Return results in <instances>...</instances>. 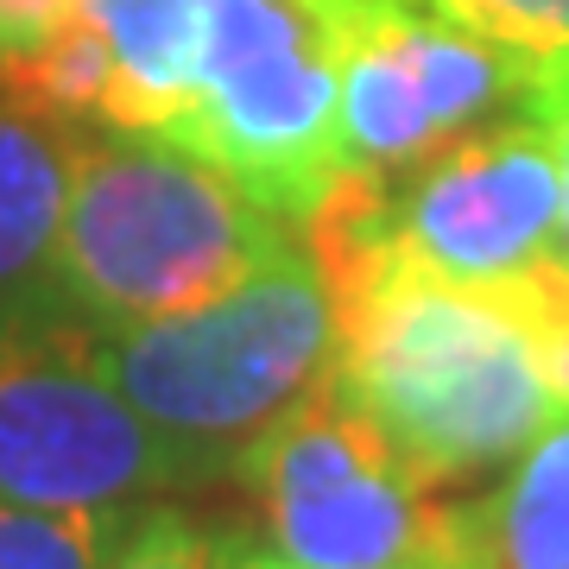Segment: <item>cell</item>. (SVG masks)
Wrapping results in <instances>:
<instances>
[{
	"instance_id": "1",
	"label": "cell",
	"mask_w": 569,
	"mask_h": 569,
	"mask_svg": "<svg viewBox=\"0 0 569 569\" xmlns=\"http://www.w3.org/2000/svg\"><path fill=\"white\" fill-rule=\"evenodd\" d=\"M336 387L437 481L526 456L569 418V266L526 279H430L380 260H329Z\"/></svg>"
},
{
	"instance_id": "2",
	"label": "cell",
	"mask_w": 569,
	"mask_h": 569,
	"mask_svg": "<svg viewBox=\"0 0 569 569\" xmlns=\"http://www.w3.org/2000/svg\"><path fill=\"white\" fill-rule=\"evenodd\" d=\"M305 241L197 152L140 133L77 140L51 284L82 323H146L234 291Z\"/></svg>"
},
{
	"instance_id": "3",
	"label": "cell",
	"mask_w": 569,
	"mask_h": 569,
	"mask_svg": "<svg viewBox=\"0 0 569 569\" xmlns=\"http://www.w3.org/2000/svg\"><path fill=\"white\" fill-rule=\"evenodd\" d=\"M336 291L310 241L197 310L96 323L108 380L197 468V481L228 475L266 425L336 380Z\"/></svg>"
},
{
	"instance_id": "4",
	"label": "cell",
	"mask_w": 569,
	"mask_h": 569,
	"mask_svg": "<svg viewBox=\"0 0 569 569\" xmlns=\"http://www.w3.org/2000/svg\"><path fill=\"white\" fill-rule=\"evenodd\" d=\"M260 512V545L310 569L488 563L475 507L418 468L336 380L305 392L228 468Z\"/></svg>"
},
{
	"instance_id": "5",
	"label": "cell",
	"mask_w": 569,
	"mask_h": 569,
	"mask_svg": "<svg viewBox=\"0 0 569 569\" xmlns=\"http://www.w3.org/2000/svg\"><path fill=\"white\" fill-rule=\"evenodd\" d=\"M531 58L425 7H355L336 20V183L310 228L355 222L425 159L526 108Z\"/></svg>"
},
{
	"instance_id": "6",
	"label": "cell",
	"mask_w": 569,
	"mask_h": 569,
	"mask_svg": "<svg viewBox=\"0 0 569 569\" xmlns=\"http://www.w3.org/2000/svg\"><path fill=\"white\" fill-rule=\"evenodd\" d=\"M183 146L305 228L336 183V26L317 0H209Z\"/></svg>"
},
{
	"instance_id": "7",
	"label": "cell",
	"mask_w": 569,
	"mask_h": 569,
	"mask_svg": "<svg viewBox=\"0 0 569 569\" xmlns=\"http://www.w3.org/2000/svg\"><path fill=\"white\" fill-rule=\"evenodd\" d=\"M317 260H380L430 279H526L563 266V171L545 121L507 114L449 140L342 228L305 234Z\"/></svg>"
},
{
	"instance_id": "8",
	"label": "cell",
	"mask_w": 569,
	"mask_h": 569,
	"mask_svg": "<svg viewBox=\"0 0 569 569\" xmlns=\"http://www.w3.org/2000/svg\"><path fill=\"white\" fill-rule=\"evenodd\" d=\"M190 481L197 468L108 380L96 323L77 310L0 323V500L114 512Z\"/></svg>"
},
{
	"instance_id": "9",
	"label": "cell",
	"mask_w": 569,
	"mask_h": 569,
	"mask_svg": "<svg viewBox=\"0 0 569 569\" xmlns=\"http://www.w3.org/2000/svg\"><path fill=\"white\" fill-rule=\"evenodd\" d=\"M70 164L77 133H63V121L0 102V323L63 310L51 260L70 203Z\"/></svg>"
},
{
	"instance_id": "10",
	"label": "cell",
	"mask_w": 569,
	"mask_h": 569,
	"mask_svg": "<svg viewBox=\"0 0 569 569\" xmlns=\"http://www.w3.org/2000/svg\"><path fill=\"white\" fill-rule=\"evenodd\" d=\"M108 44V133L171 140L197 89L209 0H82Z\"/></svg>"
},
{
	"instance_id": "11",
	"label": "cell",
	"mask_w": 569,
	"mask_h": 569,
	"mask_svg": "<svg viewBox=\"0 0 569 569\" xmlns=\"http://www.w3.org/2000/svg\"><path fill=\"white\" fill-rule=\"evenodd\" d=\"M488 569H569V418L507 462V481L475 500Z\"/></svg>"
},
{
	"instance_id": "12",
	"label": "cell",
	"mask_w": 569,
	"mask_h": 569,
	"mask_svg": "<svg viewBox=\"0 0 569 569\" xmlns=\"http://www.w3.org/2000/svg\"><path fill=\"white\" fill-rule=\"evenodd\" d=\"M0 102L32 108L44 121H102L108 114V44L102 32L82 20H70L63 32L26 51L0 70Z\"/></svg>"
},
{
	"instance_id": "13",
	"label": "cell",
	"mask_w": 569,
	"mask_h": 569,
	"mask_svg": "<svg viewBox=\"0 0 569 569\" xmlns=\"http://www.w3.org/2000/svg\"><path fill=\"white\" fill-rule=\"evenodd\" d=\"M133 507L114 512H44L0 500V569H108Z\"/></svg>"
},
{
	"instance_id": "14",
	"label": "cell",
	"mask_w": 569,
	"mask_h": 569,
	"mask_svg": "<svg viewBox=\"0 0 569 569\" xmlns=\"http://www.w3.org/2000/svg\"><path fill=\"white\" fill-rule=\"evenodd\" d=\"M348 7H380V0H323L329 20H342ZM392 7L443 13L507 51H526V58H569V0H392Z\"/></svg>"
},
{
	"instance_id": "15",
	"label": "cell",
	"mask_w": 569,
	"mask_h": 569,
	"mask_svg": "<svg viewBox=\"0 0 569 569\" xmlns=\"http://www.w3.org/2000/svg\"><path fill=\"white\" fill-rule=\"evenodd\" d=\"M108 569H228V531L197 526L178 507H133Z\"/></svg>"
},
{
	"instance_id": "16",
	"label": "cell",
	"mask_w": 569,
	"mask_h": 569,
	"mask_svg": "<svg viewBox=\"0 0 569 569\" xmlns=\"http://www.w3.org/2000/svg\"><path fill=\"white\" fill-rule=\"evenodd\" d=\"M531 121H545V133L557 140V171H563V266H569V58H531L526 108Z\"/></svg>"
},
{
	"instance_id": "17",
	"label": "cell",
	"mask_w": 569,
	"mask_h": 569,
	"mask_svg": "<svg viewBox=\"0 0 569 569\" xmlns=\"http://www.w3.org/2000/svg\"><path fill=\"white\" fill-rule=\"evenodd\" d=\"M82 13V0H0V70L26 51H39L51 32Z\"/></svg>"
},
{
	"instance_id": "18",
	"label": "cell",
	"mask_w": 569,
	"mask_h": 569,
	"mask_svg": "<svg viewBox=\"0 0 569 569\" xmlns=\"http://www.w3.org/2000/svg\"><path fill=\"white\" fill-rule=\"evenodd\" d=\"M228 569H310V563H291L279 550H266L260 538H234L228 531ZM387 569H488V563H387Z\"/></svg>"
}]
</instances>
